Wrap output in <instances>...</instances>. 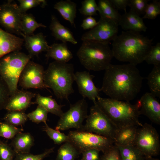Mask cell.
I'll list each match as a JSON object with an SVG mask.
<instances>
[{
	"instance_id": "obj_1",
	"label": "cell",
	"mask_w": 160,
	"mask_h": 160,
	"mask_svg": "<svg viewBox=\"0 0 160 160\" xmlns=\"http://www.w3.org/2000/svg\"><path fill=\"white\" fill-rule=\"evenodd\" d=\"M105 71L100 91L119 100L129 102L136 97L143 79L136 65L111 64Z\"/></svg>"
},
{
	"instance_id": "obj_2",
	"label": "cell",
	"mask_w": 160,
	"mask_h": 160,
	"mask_svg": "<svg viewBox=\"0 0 160 160\" xmlns=\"http://www.w3.org/2000/svg\"><path fill=\"white\" fill-rule=\"evenodd\" d=\"M113 57L137 65L144 61L152 46V39L130 31H122L113 41Z\"/></svg>"
},
{
	"instance_id": "obj_3",
	"label": "cell",
	"mask_w": 160,
	"mask_h": 160,
	"mask_svg": "<svg viewBox=\"0 0 160 160\" xmlns=\"http://www.w3.org/2000/svg\"><path fill=\"white\" fill-rule=\"evenodd\" d=\"M97 103L113 124L119 129L129 126H142L139 117L140 115L136 104L98 96Z\"/></svg>"
},
{
	"instance_id": "obj_4",
	"label": "cell",
	"mask_w": 160,
	"mask_h": 160,
	"mask_svg": "<svg viewBox=\"0 0 160 160\" xmlns=\"http://www.w3.org/2000/svg\"><path fill=\"white\" fill-rule=\"evenodd\" d=\"M74 74L72 64L55 61L45 70L44 81L57 98L68 100L69 96L74 92Z\"/></svg>"
},
{
	"instance_id": "obj_5",
	"label": "cell",
	"mask_w": 160,
	"mask_h": 160,
	"mask_svg": "<svg viewBox=\"0 0 160 160\" xmlns=\"http://www.w3.org/2000/svg\"><path fill=\"white\" fill-rule=\"evenodd\" d=\"M77 55L81 65L89 71L105 70L113 57L108 43L83 41Z\"/></svg>"
},
{
	"instance_id": "obj_6",
	"label": "cell",
	"mask_w": 160,
	"mask_h": 160,
	"mask_svg": "<svg viewBox=\"0 0 160 160\" xmlns=\"http://www.w3.org/2000/svg\"><path fill=\"white\" fill-rule=\"evenodd\" d=\"M32 57L20 51L10 53L0 58V76L6 83L10 96L17 90L21 73Z\"/></svg>"
},
{
	"instance_id": "obj_7",
	"label": "cell",
	"mask_w": 160,
	"mask_h": 160,
	"mask_svg": "<svg viewBox=\"0 0 160 160\" xmlns=\"http://www.w3.org/2000/svg\"><path fill=\"white\" fill-rule=\"evenodd\" d=\"M91 107L85 124L80 130L100 135L113 140L118 129L97 105L96 101Z\"/></svg>"
},
{
	"instance_id": "obj_8",
	"label": "cell",
	"mask_w": 160,
	"mask_h": 160,
	"mask_svg": "<svg viewBox=\"0 0 160 160\" xmlns=\"http://www.w3.org/2000/svg\"><path fill=\"white\" fill-rule=\"evenodd\" d=\"M69 141L79 152L95 149L104 153L114 145L113 141L106 137L81 130L71 131L68 135Z\"/></svg>"
},
{
	"instance_id": "obj_9",
	"label": "cell",
	"mask_w": 160,
	"mask_h": 160,
	"mask_svg": "<svg viewBox=\"0 0 160 160\" xmlns=\"http://www.w3.org/2000/svg\"><path fill=\"white\" fill-rule=\"evenodd\" d=\"M138 129L133 145L147 157H152L160 152L159 135L155 128L145 123Z\"/></svg>"
},
{
	"instance_id": "obj_10",
	"label": "cell",
	"mask_w": 160,
	"mask_h": 160,
	"mask_svg": "<svg viewBox=\"0 0 160 160\" xmlns=\"http://www.w3.org/2000/svg\"><path fill=\"white\" fill-rule=\"evenodd\" d=\"M87 112L88 104L85 98L70 104L69 109L60 117L55 129L60 131L74 128L80 130L88 116Z\"/></svg>"
},
{
	"instance_id": "obj_11",
	"label": "cell",
	"mask_w": 160,
	"mask_h": 160,
	"mask_svg": "<svg viewBox=\"0 0 160 160\" xmlns=\"http://www.w3.org/2000/svg\"><path fill=\"white\" fill-rule=\"evenodd\" d=\"M119 24L111 20L100 17L96 26L83 35L81 39L108 43L118 35Z\"/></svg>"
},
{
	"instance_id": "obj_12",
	"label": "cell",
	"mask_w": 160,
	"mask_h": 160,
	"mask_svg": "<svg viewBox=\"0 0 160 160\" xmlns=\"http://www.w3.org/2000/svg\"><path fill=\"white\" fill-rule=\"evenodd\" d=\"M23 13L19 6L11 1L0 4V25L7 31L22 36L21 21Z\"/></svg>"
},
{
	"instance_id": "obj_13",
	"label": "cell",
	"mask_w": 160,
	"mask_h": 160,
	"mask_svg": "<svg viewBox=\"0 0 160 160\" xmlns=\"http://www.w3.org/2000/svg\"><path fill=\"white\" fill-rule=\"evenodd\" d=\"M45 70L41 65L29 60L26 64L20 76L18 83L24 89L48 88L45 83Z\"/></svg>"
},
{
	"instance_id": "obj_14",
	"label": "cell",
	"mask_w": 160,
	"mask_h": 160,
	"mask_svg": "<svg viewBox=\"0 0 160 160\" xmlns=\"http://www.w3.org/2000/svg\"><path fill=\"white\" fill-rule=\"evenodd\" d=\"M95 76L87 71H77L74 74V80L79 92L83 98H87L93 102L96 101L100 92L95 85L93 79Z\"/></svg>"
},
{
	"instance_id": "obj_15",
	"label": "cell",
	"mask_w": 160,
	"mask_h": 160,
	"mask_svg": "<svg viewBox=\"0 0 160 160\" xmlns=\"http://www.w3.org/2000/svg\"><path fill=\"white\" fill-rule=\"evenodd\" d=\"M140 115L147 116L152 122L160 124V103L149 92L144 94L136 103Z\"/></svg>"
},
{
	"instance_id": "obj_16",
	"label": "cell",
	"mask_w": 160,
	"mask_h": 160,
	"mask_svg": "<svg viewBox=\"0 0 160 160\" xmlns=\"http://www.w3.org/2000/svg\"><path fill=\"white\" fill-rule=\"evenodd\" d=\"M36 95L30 91L18 89L10 96L5 109L8 111H23L33 103L31 100Z\"/></svg>"
},
{
	"instance_id": "obj_17",
	"label": "cell",
	"mask_w": 160,
	"mask_h": 160,
	"mask_svg": "<svg viewBox=\"0 0 160 160\" xmlns=\"http://www.w3.org/2000/svg\"><path fill=\"white\" fill-rule=\"evenodd\" d=\"M24 42L23 38L0 28V58L10 53L20 51Z\"/></svg>"
},
{
	"instance_id": "obj_18",
	"label": "cell",
	"mask_w": 160,
	"mask_h": 160,
	"mask_svg": "<svg viewBox=\"0 0 160 160\" xmlns=\"http://www.w3.org/2000/svg\"><path fill=\"white\" fill-rule=\"evenodd\" d=\"M22 36L28 55L32 57L38 56L42 52H47L50 48L46 39V36L42 33L30 36L23 34Z\"/></svg>"
},
{
	"instance_id": "obj_19",
	"label": "cell",
	"mask_w": 160,
	"mask_h": 160,
	"mask_svg": "<svg viewBox=\"0 0 160 160\" xmlns=\"http://www.w3.org/2000/svg\"><path fill=\"white\" fill-rule=\"evenodd\" d=\"M119 25L125 31L145 32L147 28L143 18L130 10L121 15Z\"/></svg>"
},
{
	"instance_id": "obj_20",
	"label": "cell",
	"mask_w": 160,
	"mask_h": 160,
	"mask_svg": "<svg viewBox=\"0 0 160 160\" xmlns=\"http://www.w3.org/2000/svg\"><path fill=\"white\" fill-rule=\"evenodd\" d=\"M49 28L52 35L56 40L66 43L68 42L73 44L77 43L71 32L62 24L54 15L51 16Z\"/></svg>"
},
{
	"instance_id": "obj_21",
	"label": "cell",
	"mask_w": 160,
	"mask_h": 160,
	"mask_svg": "<svg viewBox=\"0 0 160 160\" xmlns=\"http://www.w3.org/2000/svg\"><path fill=\"white\" fill-rule=\"evenodd\" d=\"M47 52V58H52L58 62L67 63L73 57V55L68 48L66 43H54Z\"/></svg>"
},
{
	"instance_id": "obj_22",
	"label": "cell",
	"mask_w": 160,
	"mask_h": 160,
	"mask_svg": "<svg viewBox=\"0 0 160 160\" xmlns=\"http://www.w3.org/2000/svg\"><path fill=\"white\" fill-rule=\"evenodd\" d=\"M138 129L137 126H136L118 129L114 138V144L120 145H133Z\"/></svg>"
},
{
	"instance_id": "obj_23",
	"label": "cell",
	"mask_w": 160,
	"mask_h": 160,
	"mask_svg": "<svg viewBox=\"0 0 160 160\" xmlns=\"http://www.w3.org/2000/svg\"><path fill=\"white\" fill-rule=\"evenodd\" d=\"M33 137L29 133H20L13 138L12 145L17 154L28 153L33 145Z\"/></svg>"
},
{
	"instance_id": "obj_24",
	"label": "cell",
	"mask_w": 160,
	"mask_h": 160,
	"mask_svg": "<svg viewBox=\"0 0 160 160\" xmlns=\"http://www.w3.org/2000/svg\"><path fill=\"white\" fill-rule=\"evenodd\" d=\"M54 8L59 12L65 19L76 27L74 20L76 16V5L75 3L69 0H61L55 4Z\"/></svg>"
},
{
	"instance_id": "obj_25",
	"label": "cell",
	"mask_w": 160,
	"mask_h": 160,
	"mask_svg": "<svg viewBox=\"0 0 160 160\" xmlns=\"http://www.w3.org/2000/svg\"><path fill=\"white\" fill-rule=\"evenodd\" d=\"M36 97L35 101L33 103L42 106L48 112L59 117L63 113L62 108L64 105L58 104L52 96H43L38 94L36 95Z\"/></svg>"
},
{
	"instance_id": "obj_26",
	"label": "cell",
	"mask_w": 160,
	"mask_h": 160,
	"mask_svg": "<svg viewBox=\"0 0 160 160\" xmlns=\"http://www.w3.org/2000/svg\"><path fill=\"white\" fill-rule=\"evenodd\" d=\"M97 4V11L100 17L111 20L119 24L121 15L109 0H100Z\"/></svg>"
},
{
	"instance_id": "obj_27",
	"label": "cell",
	"mask_w": 160,
	"mask_h": 160,
	"mask_svg": "<svg viewBox=\"0 0 160 160\" xmlns=\"http://www.w3.org/2000/svg\"><path fill=\"white\" fill-rule=\"evenodd\" d=\"M21 26L23 33L28 36L33 35L34 32L38 28L46 27L44 25L37 22L32 14L26 12L22 15Z\"/></svg>"
},
{
	"instance_id": "obj_28",
	"label": "cell",
	"mask_w": 160,
	"mask_h": 160,
	"mask_svg": "<svg viewBox=\"0 0 160 160\" xmlns=\"http://www.w3.org/2000/svg\"><path fill=\"white\" fill-rule=\"evenodd\" d=\"M150 93L154 97H160V65H154L147 77Z\"/></svg>"
},
{
	"instance_id": "obj_29",
	"label": "cell",
	"mask_w": 160,
	"mask_h": 160,
	"mask_svg": "<svg viewBox=\"0 0 160 160\" xmlns=\"http://www.w3.org/2000/svg\"><path fill=\"white\" fill-rule=\"evenodd\" d=\"M115 145L119 150L122 160H144L146 157L133 145Z\"/></svg>"
},
{
	"instance_id": "obj_30",
	"label": "cell",
	"mask_w": 160,
	"mask_h": 160,
	"mask_svg": "<svg viewBox=\"0 0 160 160\" xmlns=\"http://www.w3.org/2000/svg\"><path fill=\"white\" fill-rule=\"evenodd\" d=\"M79 152L71 142L64 143L58 150L57 160H74Z\"/></svg>"
},
{
	"instance_id": "obj_31",
	"label": "cell",
	"mask_w": 160,
	"mask_h": 160,
	"mask_svg": "<svg viewBox=\"0 0 160 160\" xmlns=\"http://www.w3.org/2000/svg\"><path fill=\"white\" fill-rule=\"evenodd\" d=\"M3 119L5 122L16 126L23 124L28 118L23 111H8Z\"/></svg>"
},
{
	"instance_id": "obj_32",
	"label": "cell",
	"mask_w": 160,
	"mask_h": 160,
	"mask_svg": "<svg viewBox=\"0 0 160 160\" xmlns=\"http://www.w3.org/2000/svg\"><path fill=\"white\" fill-rule=\"evenodd\" d=\"M23 131L22 128H17L6 122L0 121V137L7 139H12Z\"/></svg>"
},
{
	"instance_id": "obj_33",
	"label": "cell",
	"mask_w": 160,
	"mask_h": 160,
	"mask_svg": "<svg viewBox=\"0 0 160 160\" xmlns=\"http://www.w3.org/2000/svg\"><path fill=\"white\" fill-rule=\"evenodd\" d=\"M44 130L55 144L60 145L69 141L68 135L50 127L47 123L45 124Z\"/></svg>"
},
{
	"instance_id": "obj_34",
	"label": "cell",
	"mask_w": 160,
	"mask_h": 160,
	"mask_svg": "<svg viewBox=\"0 0 160 160\" xmlns=\"http://www.w3.org/2000/svg\"><path fill=\"white\" fill-rule=\"evenodd\" d=\"M48 111L42 106L38 105L36 109L27 114L28 118L33 122L47 123Z\"/></svg>"
},
{
	"instance_id": "obj_35",
	"label": "cell",
	"mask_w": 160,
	"mask_h": 160,
	"mask_svg": "<svg viewBox=\"0 0 160 160\" xmlns=\"http://www.w3.org/2000/svg\"><path fill=\"white\" fill-rule=\"evenodd\" d=\"M97 4L95 0H85L82 2L79 11L84 16H92L97 15Z\"/></svg>"
},
{
	"instance_id": "obj_36",
	"label": "cell",
	"mask_w": 160,
	"mask_h": 160,
	"mask_svg": "<svg viewBox=\"0 0 160 160\" xmlns=\"http://www.w3.org/2000/svg\"><path fill=\"white\" fill-rule=\"evenodd\" d=\"M144 61L149 64L160 65V43L158 42L152 46Z\"/></svg>"
},
{
	"instance_id": "obj_37",
	"label": "cell",
	"mask_w": 160,
	"mask_h": 160,
	"mask_svg": "<svg viewBox=\"0 0 160 160\" xmlns=\"http://www.w3.org/2000/svg\"><path fill=\"white\" fill-rule=\"evenodd\" d=\"M160 14V2L158 0H153L151 3L148 4L142 18L154 19Z\"/></svg>"
},
{
	"instance_id": "obj_38",
	"label": "cell",
	"mask_w": 160,
	"mask_h": 160,
	"mask_svg": "<svg viewBox=\"0 0 160 160\" xmlns=\"http://www.w3.org/2000/svg\"><path fill=\"white\" fill-rule=\"evenodd\" d=\"M19 8L22 13H26L29 9L40 6L44 7L47 5V1L45 0H18Z\"/></svg>"
},
{
	"instance_id": "obj_39",
	"label": "cell",
	"mask_w": 160,
	"mask_h": 160,
	"mask_svg": "<svg viewBox=\"0 0 160 160\" xmlns=\"http://www.w3.org/2000/svg\"><path fill=\"white\" fill-rule=\"evenodd\" d=\"M54 148L53 147L47 149L43 153L36 155L29 153L17 154L14 160H43L54 151Z\"/></svg>"
},
{
	"instance_id": "obj_40",
	"label": "cell",
	"mask_w": 160,
	"mask_h": 160,
	"mask_svg": "<svg viewBox=\"0 0 160 160\" xmlns=\"http://www.w3.org/2000/svg\"><path fill=\"white\" fill-rule=\"evenodd\" d=\"M147 0H129L128 6L130 10L140 16L144 15L148 4Z\"/></svg>"
},
{
	"instance_id": "obj_41",
	"label": "cell",
	"mask_w": 160,
	"mask_h": 160,
	"mask_svg": "<svg viewBox=\"0 0 160 160\" xmlns=\"http://www.w3.org/2000/svg\"><path fill=\"white\" fill-rule=\"evenodd\" d=\"M10 96L8 87L0 76V110L5 109Z\"/></svg>"
},
{
	"instance_id": "obj_42",
	"label": "cell",
	"mask_w": 160,
	"mask_h": 160,
	"mask_svg": "<svg viewBox=\"0 0 160 160\" xmlns=\"http://www.w3.org/2000/svg\"><path fill=\"white\" fill-rule=\"evenodd\" d=\"M14 152L9 145L2 142L0 143V160H13Z\"/></svg>"
},
{
	"instance_id": "obj_43",
	"label": "cell",
	"mask_w": 160,
	"mask_h": 160,
	"mask_svg": "<svg viewBox=\"0 0 160 160\" xmlns=\"http://www.w3.org/2000/svg\"><path fill=\"white\" fill-rule=\"evenodd\" d=\"M104 153L102 160H122L119 150L114 144Z\"/></svg>"
},
{
	"instance_id": "obj_44",
	"label": "cell",
	"mask_w": 160,
	"mask_h": 160,
	"mask_svg": "<svg viewBox=\"0 0 160 160\" xmlns=\"http://www.w3.org/2000/svg\"><path fill=\"white\" fill-rule=\"evenodd\" d=\"M98 150L92 149L83 152L81 160H100L99 152Z\"/></svg>"
},
{
	"instance_id": "obj_45",
	"label": "cell",
	"mask_w": 160,
	"mask_h": 160,
	"mask_svg": "<svg viewBox=\"0 0 160 160\" xmlns=\"http://www.w3.org/2000/svg\"><path fill=\"white\" fill-rule=\"evenodd\" d=\"M97 22L92 16H88L83 21L81 26L84 30L91 29L95 27Z\"/></svg>"
},
{
	"instance_id": "obj_46",
	"label": "cell",
	"mask_w": 160,
	"mask_h": 160,
	"mask_svg": "<svg viewBox=\"0 0 160 160\" xmlns=\"http://www.w3.org/2000/svg\"><path fill=\"white\" fill-rule=\"evenodd\" d=\"M116 9H122L126 12V8L128 6L129 0H109Z\"/></svg>"
},
{
	"instance_id": "obj_47",
	"label": "cell",
	"mask_w": 160,
	"mask_h": 160,
	"mask_svg": "<svg viewBox=\"0 0 160 160\" xmlns=\"http://www.w3.org/2000/svg\"><path fill=\"white\" fill-rule=\"evenodd\" d=\"M144 160H159L157 159L154 158L152 157H146Z\"/></svg>"
},
{
	"instance_id": "obj_48",
	"label": "cell",
	"mask_w": 160,
	"mask_h": 160,
	"mask_svg": "<svg viewBox=\"0 0 160 160\" xmlns=\"http://www.w3.org/2000/svg\"><path fill=\"white\" fill-rule=\"evenodd\" d=\"M1 142H2V141L0 140V143H1Z\"/></svg>"
}]
</instances>
